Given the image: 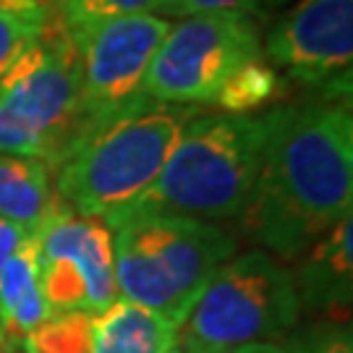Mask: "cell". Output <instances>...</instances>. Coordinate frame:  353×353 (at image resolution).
<instances>
[{"label": "cell", "mask_w": 353, "mask_h": 353, "mask_svg": "<svg viewBox=\"0 0 353 353\" xmlns=\"http://www.w3.org/2000/svg\"><path fill=\"white\" fill-rule=\"evenodd\" d=\"M165 353H183V348H181V343H176V345H173L170 351H165Z\"/></svg>", "instance_id": "25"}, {"label": "cell", "mask_w": 353, "mask_h": 353, "mask_svg": "<svg viewBox=\"0 0 353 353\" xmlns=\"http://www.w3.org/2000/svg\"><path fill=\"white\" fill-rule=\"evenodd\" d=\"M84 139L79 48L50 16L0 79V152L58 170Z\"/></svg>", "instance_id": "4"}, {"label": "cell", "mask_w": 353, "mask_h": 353, "mask_svg": "<svg viewBox=\"0 0 353 353\" xmlns=\"http://www.w3.org/2000/svg\"><path fill=\"white\" fill-rule=\"evenodd\" d=\"M183 353H285L278 343H254V345H239V348H194L181 345Z\"/></svg>", "instance_id": "23"}, {"label": "cell", "mask_w": 353, "mask_h": 353, "mask_svg": "<svg viewBox=\"0 0 353 353\" xmlns=\"http://www.w3.org/2000/svg\"><path fill=\"white\" fill-rule=\"evenodd\" d=\"M39 285L50 314H100L118 299L113 230L100 217L65 210L37 230Z\"/></svg>", "instance_id": "9"}, {"label": "cell", "mask_w": 353, "mask_h": 353, "mask_svg": "<svg viewBox=\"0 0 353 353\" xmlns=\"http://www.w3.org/2000/svg\"><path fill=\"white\" fill-rule=\"evenodd\" d=\"M48 21H34V19H21V16H8L0 13V79L13 65V61L21 55L32 39L39 37L42 26Z\"/></svg>", "instance_id": "20"}, {"label": "cell", "mask_w": 353, "mask_h": 353, "mask_svg": "<svg viewBox=\"0 0 353 353\" xmlns=\"http://www.w3.org/2000/svg\"><path fill=\"white\" fill-rule=\"evenodd\" d=\"M3 353H13V348H6V351H3Z\"/></svg>", "instance_id": "26"}, {"label": "cell", "mask_w": 353, "mask_h": 353, "mask_svg": "<svg viewBox=\"0 0 353 353\" xmlns=\"http://www.w3.org/2000/svg\"><path fill=\"white\" fill-rule=\"evenodd\" d=\"M6 348H11V343L6 341V335H3V330H0V353L6 351Z\"/></svg>", "instance_id": "24"}, {"label": "cell", "mask_w": 353, "mask_h": 353, "mask_svg": "<svg viewBox=\"0 0 353 353\" xmlns=\"http://www.w3.org/2000/svg\"><path fill=\"white\" fill-rule=\"evenodd\" d=\"M178 343V327L139 303L115 299L97 314L92 353H165Z\"/></svg>", "instance_id": "14"}, {"label": "cell", "mask_w": 353, "mask_h": 353, "mask_svg": "<svg viewBox=\"0 0 353 353\" xmlns=\"http://www.w3.org/2000/svg\"><path fill=\"white\" fill-rule=\"evenodd\" d=\"M288 3L290 0H160L157 16L186 19V16H204V13H230V16H246L262 24Z\"/></svg>", "instance_id": "18"}, {"label": "cell", "mask_w": 353, "mask_h": 353, "mask_svg": "<svg viewBox=\"0 0 353 353\" xmlns=\"http://www.w3.org/2000/svg\"><path fill=\"white\" fill-rule=\"evenodd\" d=\"M275 71L303 87L351 84L353 0H296L262 42Z\"/></svg>", "instance_id": "10"}, {"label": "cell", "mask_w": 353, "mask_h": 353, "mask_svg": "<svg viewBox=\"0 0 353 353\" xmlns=\"http://www.w3.org/2000/svg\"><path fill=\"white\" fill-rule=\"evenodd\" d=\"M50 3H55V0H50Z\"/></svg>", "instance_id": "27"}, {"label": "cell", "mask_w": 353, "mask_h": 353, "mask_svg": "<svg viewBox=\"0 0 353 353\" xmlns=\"http://www.w3.org/2000/svg\"><path fill=\"white\" fill-rule=\"evenodd\" d=\"M50 8V0H0V13L21 16V19H34V21H48L52 16Z\"/></svg>", "instance_id": "21"}, {"label": "cell", "mask_w": 353, "mask_h": 353, "mask_svg": "<svg viewBox=\"0 0 353 353\" xmlns=\"http://www.w3.org/2000/svg\"><path fill=\"white\" fill-rule=\"evenodd\" d=\"M285 353H353V330L345 319H319L293 327L280 345Z\"/></svg>", "instance_id": "19"}, {"label": "cell", "mask_w": 353, "mask_h": 353, "mask_svg": "<svg viewBox=\"0 0 353 353\" xmlns=\"http://www.w3.org/2000/svg\"><path fill=\"white\" fill-rule=\"evenodd\" d=\"M168 29L170 21L163 16L137 13L105 21L74 37L87 137L102 123L150 102L144 94V79Z\"/></svg>", "instance_id": "8"}, {"label": "cell", "mask_w": 353, "mask_h": 353, "mask_svg": "<svg viewBox=\"0 0 353 353\" xmlns=\"http://www.w3.org/2000/svg\"><path fill=\"white\" fill-rule=\"evenodd\" d=\"M50 316L39 285L37 233L16 249L0 272V330L6 341L21 343Z\"/></svg>", "instance_id": "12"}, {"label": "cell", "mask_w": 353, "mask_h": 353, "mask_svg": "<svg viewBox=\"0 0 353 353\" xmlns=\"http://www.w3.org/2000/svg\"><path fill=\"white\" fill-rule=\"evenodd\" d=\"M301 306L288 267L262 249L236 252L204 285L178 327L194 348H239L283 341L299 325Z\"/></svg>", "instance_id": "6"}, {"label": "cell", "mask_w": 353, "mask_h": 353, "mask_svg": "<svg viewBox=\"0 0 353 353\" xmlns=\"http://www.w3.org/2000/svg\"><path fill=\"white\" fill-rule=\"evenodd\" d=\"M267 131L270 110L189 118L178 131L160 176L118 223L139 214H183L207 223L239 220L259 176Z\"/></svg>", "instance_id": "2"}, {"label": "cell", "mask_w": 353, "mask_h": 353, "mask_svg": "<svg viewBox=\"0 0 353 353\" xmlns=\"http://www.w3.org/2000/svg\"><path fill=\"white\" fill-rule=\"evenodd\" d=\"M94 325V312L50 314L39 327L26 335L21 345L24 353H92Z\"/></svg>", "instance_id": "16"}, {"label": "cell", "mask_w": 353, "mask_h": 353, "mask_svg": "<svg viewBox=\"0 0 353 353\" xmlns=\"http://www.w3.org/2000/svg\"><path fill=\"white\" fill-rule=\"evenodd\" d=\"M262 58L259 21L230 13L186 16L170 24L144 79L157 105H210L243 63Z\"/></svg>", "instance_id": "7"}, {"label": "cell", "mask_w": 353, "mask_h": 353, "mask_svg": "<svg viewBox=\"0 0 353 353\" xmlns=\"http://www.w3.org/2000/svg\"><path fill=\"white\" fill-rule=\"evenodd\" d=\"M58 207L61 199L50 183L48 165L0 152V220L37 233Z\"/></svg>", "instance_id": "13"}, {"label": "cell", "mask_w": 353, "mask_h": 353, "mask_svg": "<svg viewBox=\"0 0 353 353\" xmlns=\"http://www.w3.org/2000/svg\"><path fill=\"white\" fill-rule=\"evenodd\" d=\"M58 6V21L71 37H79L94 26L137 16V13H157L160 0H55Z\"/></svg>", "instance_id": "17"}, {"label": "cell", "mask_w": 353, "mask_h": 353, "mask_svg": "<svg viewBox=\"0 0 353 353\" xmlns=\"http://www.w3.org/2000/svg\"><path fill=\"white\" fill-rule=\"evenodd\" d=\"M113 230L118 299L139 303L176 327L204 285L239 252L225 228L183 214H139Z\"/></svg>", "instance_id": "3"}, {"label": "cell", "mask_w": 353, "mask_h": 353, "mask_svg": "<svg viewBox=\"0 0 353 353\" xmlns=\"http://www.w3.org/2000/svg\"><path fill=\"white\" fill-rule=\"evenodd\" d=\"M194 108L144 102L102 123L58 168L55 194L65 210L113 228L154 183Z\"/></svg>", "instance_id": "5"}, {"label": "cell", "mask_w": 353, "mask_h": 353, "mask_svg": "<svg viewBox=\"0 0 353 353\" xmlns=\"http://www.w3.org/2000/svg\"><path fill=\"white\" fill-rule=\"evenodd\" d=\"M283 92H285L283 76L267 63L262 55V58H254L241 65L239 71L217 89L210 105L217 108V113L225 115H256L259 108L278 102Z\"/></svg>", "instance_id": "15"}, {"label": "cell", "mask_w": 353, "mask_h": 353, "mask_svg": "<svg viewBox=\"0 0 353 353\" xmlns=\"http://www.w3.org/2000/svg\"><path fill=\"white\" fill-rule=\"evenodd\" d=\"M293 262L290 278L301 312L341 319L353 301V214L335 223Z\"/></svg>", "instance_id": "11"}, {"label": "cell", "mask_w": 353, "mask_h": 353, "mask_svg": "<svg viewBox=\"0 0 353 353\" xmlns=\"http://www.w3.org/2000/svg\"><path fill=\"white\" fill-rule=\"evenodd\" d=\"M32 233L24 230V228L13 225V223H6V220H0V272H3V267L6 262L11 259L16 249L29 239Z\"/></svg>", "instance_id": "22"}, {"label": "cell", "mask_w": 353, "mask_h": 353, "mask_svg": "<svg viewBox=\"0 0 353 353\" xmlns=\"http://www.w3.org/2000/svg\"><path fill=\"white\" fill-rule=\"evenodd\" d=\"M353 214V118L345 102L270 110L265 152L241 228L275 259H299Z\"/></svg>", "instance_id": "1"}]
</instances>
